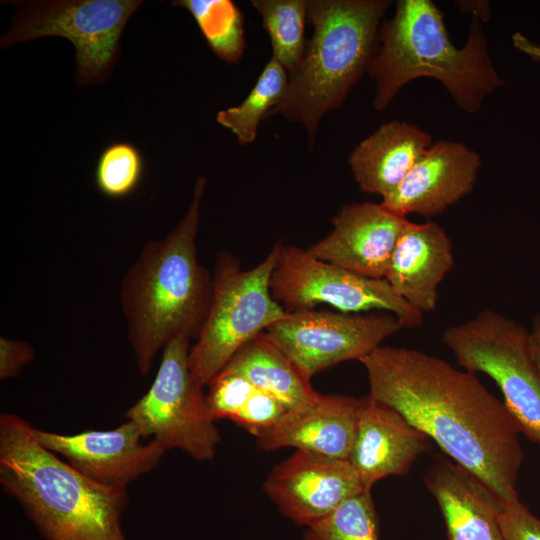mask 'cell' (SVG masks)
<instances>
[{"instance_id": "13", "label": "cell", "mask_w": 540, "mask_h": 540, "mask_svg": "<svg viewBox=\"0 0 540 540\" xmlns=\"http://www.w3.org/2000/svg\"><path fill=\"white\" fill-rule=\"evenodd\" d=\"M37 441L78 472L104 486H127L153 470L166 449L157 441L143 443L138 426L127 420L110 430L61 434L33 427Z\"/></svg>"}, {"instance_id": "27", "label": "cell", "mask_w": 540, "mask_h": 540, "mask_svg": "<svg viewBox=\"0 0 540 540\" xmlns=\"http://www.w3.org/2000/svg\"><path fill=\"white\" fill-rule=\"evenodd\" d=\"M206 399L214 418L234 421L257 388L243 376L222 369L207 385Z\"/></svg>"}, {"instance_id": "24", "label": "cell", "mask_w": 540, "mask_h": 540, "mask_svg": "<svg viewBox=\"0 0 540 540\" xmlns=\"http://www.w3.org/2000/svg\"><path fill=\"white\" fill-rule=\"evenodd\" d=\"M195 19L212 52L223 61L236 62L244 49L243 18L230 0H177Z\"/></svg>"}, {"instance_id": "11", "label": "cell", "mask_w": 540, "mask_h": 540, "mask_svg": "<svg viewBox=\"0 0 540 540\" xmlns=\"http://www.w3.org/2000/svg\"><path fill=\"white\" fill-rule=\"evenodd\" d=\"M402 328L385 311L336 313L303 309L286 312L266 332L306 377L348 360H360Z\"/></svg>"}, {"instance_id": "1", "label": "cell", "mask_w": 540, "mask_h": 540, "mask_svg": "<svg viewBox=\"0 0 540 540\" xmlns=\"http://www.w3.org/2000/svg\"><path fill=\"white\" fill-rule=\"evenodd\" d=\"M359 362L372 398L400 413L501 502L519 500L520 429L475 374L406 347L381 345Z\"/></svg>"}, {"instance_id": "28", "label": "cell", "mask_w": 540, "mask_h": 540, "mask_svg": "<svg viewBox=\"0 0 540 540\" xmlns=\"http://www.w3.org/2000/svg\"><path fill=\"white\" fill-rule=\"evenodd\" d=\"M287 411L279 399L257 389L233 422L256 437L273 426Z\"/></svg>"}, {"instance_id": "3", "label": "cell", "mask_w": 540, "mask_h": 540, "mask_svg": "<svg viewBox=\"0 0 540 540\" xmlns=\"http://www.w3.org/2000/svg\"><path fill=\"white\" fill-rule=\"evenodd\" d=\"M0 484L45 540H127V488L84 476L35 438L24 418L0 414Z\"/></svg>"}, {"instance_id": "14", "label": "cell", "mask_w": 540, "mask_h": 540, "mask_svg": "<svg viewBox=\"0 0 540 540\" xmlns=\"http://www.w3.org/2000/svg\"><path fill=\"white\" fill-rule=\"evenodd\" d=\"M480 166L479 154L465 144L436 141L381 204L403 217L441 214L473 190Z\"/></svg>"}, {"instance_id": "29", "label": "cell", "mask_w": 540, "mask_h": 540, "mask_svg": "<svg viewBox=\"0 0 540 540\" xmlns=\"http://www.w3.org/2000/svg\"><path fill=\"white\" fill-rule=\"evenodd\" d=\"M498 520L506 540H540V519L520 500L501 502Z\"/></svg>"}, {"instance_id": "2", "label": "cell", "mask_w": 540, "mask_h": 540, "mask_svg": "<svg viewBox=\"0 0 540 540\" xmlns=\"http://www.w3.org/2000/svg\"><path fill=\"white\" fill-rule=\"evenodd\" d=\"M205 186L199 177L182 220L166 237L144 244L122 279L121 310L142 376L173 339L197 337L210 306L212 277L198 260L196 244Z\"/></svg>"}, {"instance_id": "18", "label": "cell", "mask_w": 540, "mask_h": 540, "mask_svg": "<svg viewBox=\"0 0 540 540\" xmlns=\"http://www.w3.org/2000/svg\"><path fill=\"white\" fill-rule=\"evenodd\" d=\"M453 265L451 239L439 224L408 221L384 278L400 297L424 314L435 310L438 287Z\"/></svg>"}, {"instance_id": "15", "label": "cell", "mask_w": 540, "mask_h": 540, "mask_svg": "<svg viewBox=\"0 0 540 540\" xmlns=\"http://www.w3.org/2000/svg\"><path fill=\"white\" fill-rule=\"evenodd\" d=\"M408 221L381 203L347 204L333 217L332 231L306 250L319 260L363 276L384 278Z\"/></svg>"}, {"instance_id": "4", "label": "cell", "mask_w": 540, "mask_h": 540, "mask_svg": "<svg viewBox=\"0 0 540 540\" xmlns=\"http://www.w3.org/2000/svg\"><path fill=\"white\" fill-rule=\"evenodd\" d=\"M367 72L375 82L373 105L385 109L410 81H440L455 103L478 112L485 98L504 84L488 51L481 21L472 17L466 43L456 47L443 14L430 0H400L390 20L381 23L378 47Z\"/></svg>"}, {"instance_id": "10", "label": "cell", "mask_w": 540, "mask_h": 540, "mask_svg": "<svg viewBox=\"0 0 540 540\" xmlns=\"http://www.w3.org/2000/svg\"><path fill=\"white\" fill-rule=\"evenodd\" d=\"M270 289L287 312L327 304L342 313L389 312L402 328L421 327L424 322V314L400 297L385 278L363 276L293 245L280 243Z\"/></svg>"}, {"instance_id": "9", "label": "cell", "mask_w": 540, "mask_h": 540, "mask_svg": "<svg viewBox=\"0 0 540 540\" xmlns=\"http://www.w3.org/2000/svg\"><path fill=\"white\" fill-rule=\"evenodd\" d=\"M190 339L177 337L162 350L157 374L148 391L124 414L142 436L166 450L178 449L197 461L212 460L221 436L203 386L188 364Z\"/></svg>"}, {"instance_id": "26", "label": "cell", "mask_w": 540, "mask_h": 540, "mask_svg": "<svg viewBox=\"0 0 540 540\" xmlns=\"http://www.w3.org/2000/svg\"><path fill=\"white\" fill-rule=\"evenodd\" d=\"M143 173L140 150L129 142L117 141L101 151L95 166V183L106 197L124 198L139 186Z\"/></svg>"}, {"instance_id": "32", "label": "cell", "mask_w": 540, "mask_h": 540, "mask_svg": "<svg viewBox=\"0 0 540 540\" xmlns=\"http://www.w3.org/2000/svg\"><path fill=\"white\" fill-rule=\"evenodd\" d=\"M456 5L461 11L472 13V17L481 22L488 21L490 17V4L487 1H460L456 2Z\"/></svg>"}, {"instance_id": "12", "label": "cell", "mask_w": 540, "mask_h": 540, "mask_svg": "<svg viewBox=\"0 0 540 540\" xmlns=\"http://www.w3.org/2000/svg\"><path fill=\"white\" fill-rule=\"evenodd\" d=\"M263 488L285 517L306 528L366 491L348 460L304 450L277 464Z\"/></svg>"}, {"instance_id": "7", "label": "cell", "mask_w": 540, "mask_h": 540, "mask_svg": "<svg viewBox=\"0 0 540 540\" xmlns=\"http://www.w3.org/2000/svg\"><path fill=\"white\" fill-rule=\"evenodd\" d=\"M442 340L457 363L498 386L520 432L540 446V364L529 331L491 309L446 328Z\"/></svg>"}, {"instance_id": "25", "label": "cell", "mask_w": 540, "mask_h": 540, "mask_svg": "<svg viewBox=\"0 0 540 540\" xmlns=\"http://www.w3.org/2000/svg\"><path fill=\"white\" fill-rule=\"evenodd\" d=\"M302 540H379L371 490L363 491L308 527Z\"/></svg>"}, {"instance_id": "20", "label": "cell", "mask_w": 540, "mask_h": 540, "mask_svg": "<svg viewBox=\"0 0 540 540\" xmlns=\"http://www.w3.org/2000/svg\"><path fill=\"white\" fill-rule=\"evenodd\" d=\"M416 125L390 121L361 141L349 157L360 189L382 197L391 192L432 144Z\"/></svg>"}, {"instance_id": "22", "label": "cell", "mask_w": 540, "mask_h": 540, "mask_svg": "<svg viewBox=\"0 0 540 540\" xmlns=\"http://www.w3.org/2000/svg\"><path fill=\"white\" fill-rule=\"evenodd\" d=\"M288 78L283 66L272 57L244 101L236 107L220 110L216 121L229 129L241 145L254 142L261 120L284 97Z\"/></svg>"}, {"instance_id": "5", "label": "cell", "mask_w": 540, "mask_h": 540, "mask_svg": "<svg viewBox=\"0 0 540 540\" xmlns=\"http://www.w3.org/2000/svg\"><path fill=\"white\" fill-rule=\"evenodd\" d=\"M389 4L385 0L308 1L313 36L300 65L288 74L284 97L266 118L279 113L302 123L312 143L321 117L340 106L367 71Z\"/></svg>"}, {"instance_id": "16", "label": "cell", "mask_w": 540, "mask_h": 540, "mask_svg": "<svg viewBox=\"0 0 540 540\" xmlns=\"http://www.w3.org/2000/svg\"><path fill=\"white\" fill-rule=\"evenodd\" d=\"M429 447V438L393 408L369 394L360 398L359 418L348 461L363 487L407 473Z\"/></svg>"}, {"instance_id": "31", "label": "cell", "mask_w": 540, "mask_h": 540, "mask_svg": "<svg viewBox=\"0 0 540 540\" xmlns=\"http://www.w3.org/2000/svg\"><path fill=\"white\" fill-rule=\"evenodd\" d=\"M513 46L520 52L526 54L533 61L540 63V44L532 41L521 32H516L511 36Z\"/></svg>"}, {"instance_id": "6", "label": "cell", "mask_w": 540, "mask_h": 540, "mask_svg": "<svg viewBox=\"0 0 540 540\" xmlns=\"http://www.w3.org/2000/svg\"><path fill=\"white\" fill-rule=\"evenodd\" d=\"M279 245L248 270L229 253L218 254L210 306L188 355L191 374L203 387L246 343L286 314L270 289Z\"/></svg>"}, {"instance_id": "21", "label": "cell", "mask_w": 540, "mask_h": 540, "mask_svg": "<svg viewBox=\"0 0 540 540\" xmlns=\"http://www.w3.org/2000/svg\"><path fill=\"white\" fill-rule=\"evenodd\" d=\"M223 369L273 395L288 411L305 408L320 396L310 379L266 331L246 343Z\"/></svg>"}, {"instance_id": "19", "label": "cell", "mask_w": 540, "mask_h": 540, "mask_svg": "<svg viewBox=\"0 0 540 540\" xmlns=\"http://www.w3.org/2000/svg\"><path fill=\"white\" fill-rule=\"evenodd\" d=\"M424 482L441 510L447 540H506L498 520L501 501L448 456H435Z\"/></svg>"}, {"instance_id": "33", "label": "cell", "mask_w": 540, "mask_h": 540, "mask_svg": "<svg viewBox=\"0 0 540 540\" xmlns=\"http://www.w3.org/2000/svg\"><path fill=\"white\" fill-rule=\"evenodd\" d=\"M529 341L533 354L540 364V313L532 319L531 329L529 330Z\"/></svg>"}, {"instance_id": "8", "label": "cell", "mask_w": 540, "mask_h": 540, "mask_svg": "<svg viewBox=\"0 0 540 540\" xmlns=\"http://www.w3.org/2000/svg\"><path fill=\"white\" fill-rule=\"evenodd\" d=\"M18 7L0 46L47 36L68 39L75 47L78 86L96 85L110 76L119 56L120 38L139 0L6 1Z\"/></svg>"}, {"instance_id": "23", "label": "cell", "mask_w": 540, "mask_h": 540, "mask_svg": "<svg viewBox=\"0 0 540 540\" xmlns=\"http://www.w3.org/2000/svg\"><path fill=\"white\" fill-rule=\"evenodd\" d=\"M252 6L262 17L269 34L273 58L292 73L300 65L306 51L304 28L308 12L306 0H253Z\"/></svg>"}, {"instance_id": "17", "label": "cell", "mask_w": 540, "mask_h": 540, "mask_svg": "<svg viewBox=\"0 0 540 540\" xmlns=\"http://www.w3.org/2000/svg\"><path fill=\"white\" fill-rule=\"evenodd\" d=\"M360 398L322 395L311 405L287 411L273 426L257 435L263 450L292 447L348 460L355 438Z\"/></svg>"}, {"instance_id": "30", "label": "cell", "mask_w": 540, "mask_h": 540, "mask_svg": "<svg viewBox=\"0 0 540 540\" xmlns=\"http://www.w3.org/2000/svg\"><path fill=\"white\" fill-rule=\"evenodd\" d=\"M35 356V349L29 342L1 336L0 380L18 377Z\"/></svg>"}]
</instances>
